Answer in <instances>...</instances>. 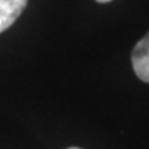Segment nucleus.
<instances>
[{
	"mask_svg": "<svg viewBox=\"0 0 149 149\" xmlns=\"http://www.w3.org/2000/svg\"><path fill=\"white\" fill-rule=\"evenodd\" d=\"M95 1H98V3H109L112 0H95Z\"/></svg>",
	"mask_w": 149,
	"mask_h": 149,
	"instance_id": "3",
	"label": "nucleus"
},
{
	"mask_svg": "<svg viewBox=\"0 0 149 149\" xmlns=\"http://www.w3.org/2000/svg\"><path fill=\"white\" fill-rule=\"evenodd\" d=\"M68 149H81V148H76V146H72V148H68Z\"/></svg>",
	"mask_w": 149,
	"mask_h": 149,
	"instance_id": "4",
	"label": "nucleus"
},
{
	"mask_svg": "<svg viewBox=\"0 0 149 149\" xmlns=\"http://www.w3.org/2000/svg\"><path fill=\"white\" fill-rule=\"evenodd\" d=\"M28 0H0V33L15 22L26 7Z\"/></svg>",
	"mask_w": 149,
	"mask_h": 149,
	"instance_id": "2",
	"label": "nucleus"
},
{
	"mask_svg": "<svg viewBox=\"0 0 149 149\" xmlns=\"http://www.w3.org/2000/svg\"><path fill=\"white\" fill-rule=\"evenodd\" d=\"M131 62L135 74L138 79L148 83L149 81V39L148 35H145L139 40L131 53Z\"/></svg>",
	"mask_w": 149,
	"mask_h": 149,
	"instance_id": "1",
	"label": "nucleus"
}]
</instances>
